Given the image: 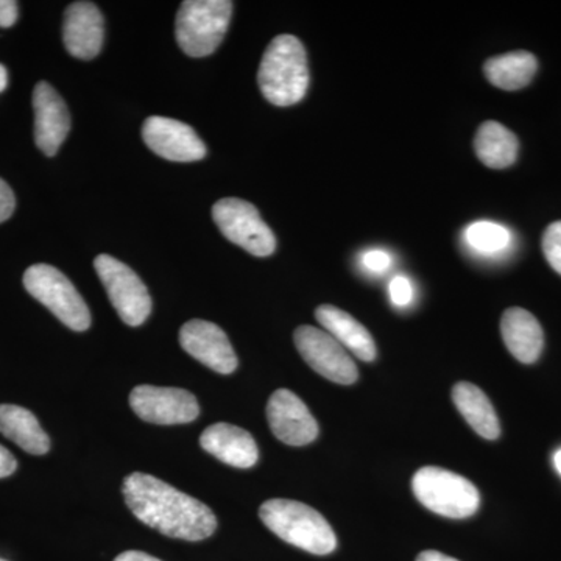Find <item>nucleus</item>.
Segmentation results:
<instances>
[{"instance_id": "11", "label": "nucleus", "mask_w": 561, "mask_h": 561, "mask_svg": "<svg viewBox=\"0 0 561 561\" xmlns=\"http://www.w3.org/2000/svg\"><path fill=\"white\" fill-rule=\"evenodd\" d=\"M142 138L158 157L175 162L201 161L206 146L191 125L171 117L151 116L144 122Z\"/></svg>"}, {"instance_id": "14", "label": "nucleus", "mask_w": 561, "mask_h": 561, "mask_svg": "<svg viewBox=\"0 0 561 561\" xmlns=\"http://www.w3.org/2000/svg\"><path fill=\"white\" fill-rule=\"evenodd\" d=\"M35 142L46 157H55L70 131L68 105L47 81H39L33 91Z\"/></svg>"}, {"instance_id": "6", "label": "nucleus", "mask_w": 561, "mask_h": 561, "mask_svg": "<svg viewBox=\"0 0 561 561\" xmlns=\"http://www.w3.org/2000/svg\"><path fill=\"white\" fill-rule=\"evenodd\" d=\"M24 287L70 330L81 332L91 327L87 302L58 268L47 264L32 265L24 273Z\"/></svg>"}, {"instance_id": "19", "label": "nucleus", "mask_w": 561, "mask_h": 561, "mask_svg": "<svg viewBox=\"0 0 561 561\" xmlns=\"http://www.w3.org/2000/svg\"><path fill=\"white\" fill-rule=\"evenodd\" d=\"M0 434L33 456L49 453L50 440L38 419L20 405L0 404Z\"/></svg>"}, {"instance_id": "1", "label": "nucleus", "mask_w": 561, "mask_h": 561, "mask_svg": "<svg viewBox=\"0 0 561 561\" xmlns=\"http://www.w3.org/2000/svg\"><path fill=\"white\" fill-rule=\"evenodd\" d=\"M122 491L133 515L162 535L202 541L217 529L216 515L208 505L154 476L133 472L125 479Z\"/></svg>"}, {"instance_id": "23", "label": "nucleus", "mask_w": 561, "mask_h": 561, "mask_svg": "<svg viewBox=\"0 0 561 561\" xmlns=\"http://www.w3.org/2000/svg\"><path fill=\"white\" fill-rule=\"evenodd\" d=\"M465 241L481 254H500L512 245V232L490 220L474 221L465 230Z\"/></svg>"}, {"instance_id": "18", "label": "nucleus", "mask_w": 561, "mask_h": 561, "mask_svg": "<svg viewBox=\"0 0 561 561\" xmlns=\"http://www.w3.org/2000/svg\"><path fill=\"white\" fill-rule=\"evenodd\" d=\"M316 319L324 331L330 332L332 337L354 356L364 362L376 359L378 351L370 332L348 312L335 306L323 305L317 308Z\"/></svg>"}, {"instance_id": "22", "label": "nucleus", "mask_w": 561, "mask_h": 561, "mask_svg": "<svg viewBox=\"0 0 561 561\" xmlns=\"http://www.w3.org/2000/svg\"><path fill=\"white\" fill-rule=\"evenodd\" d=\"M537 70V58L530 51L524 50L497 55L483 65L486 80L504 91L523 90L534 80Z\"/></svg>"}, {"instance_id": "20", "label": "nucleus", "mask_w": 561, "mask_h": 561, "mask_svg": "<svg viewBox=\"0 0 561 561\" xmlns=\"http://www.w3.org/2000/svg\"><path fill=\"white\" fill-rule=\"evenodd\" d=\"M453 401L472 431L486 440H496L501 435L500 420L493 404L478 386L459 382L454 386Z\"/></svg>"}, {"instance_id": "16", "label": "nucleus", "mask_w": 561, "mask_h": 561, "mask_svg": "<svg viewBox=\"0 0 561 561\" xmlns=\"http://www.w3.org/2000/svg\"><path fill=\"white\" fill-rule=\"evenodd\" d=\"M202 448L210 456L234 468L254 467L260 459V449L253 435L242 427L217 423L206 427L201 437Z\"/></svg>"}, {"instance_id": "3", "label": "nucleus", "mask_w": 561, "mask_h": 561, "mask_svg": "<svg viewBox=\"0 0 561 561\" xmlns=\"http://www.w3.org/2000/svg\"><path fill=\"white\" fill-rule=\"evenodd\" d=\"M260 516L276 537L302 551L328 556L337 548L331 524L302 502L271 500L261 505Z\"/></svg>"}, {"instance_id": "32", "label": "nucleus", "mask_w": 561, "mask_h": 561, "mask_svg": "<svg viewBox=\"0 0 561 561\" xmlns=\"http://www.w3.org/2000/svg\"><path fill=\"white\" fill-rule=\"evenodd\" d=\"M9 87V70L5 66L0 65V92H3Z\"/></svg>"}, {"instance_id": "15", "label": "nucleus", "mask_w": 561, "mask_h": 561, "mask_svg": "<svg viewBox=\"0 0 561 561\" xmlns=\"http://www.w3.org/2000/svg\"><path fill=\"white\" fill-rule=\"evenodd\" d=\"M105 38L102 11L92 2L70 3L62 22L66 49L79 60H92L101 54Z\"/></svg>"}, {"instance_id": "17", "label": "nucleus", "mask_w": 561, "mask_h": 561, "mask_svg": "<svg viewBox=\"0 0 561 561\" xmlns=\"http://www.w3.org/2000/svg\"><path fill=\"white\" fill-rule=\"evenodd\" d=\"M502 339L512 356L523 364H534L540 357L545 334L540 321L526 309L511 308L501 320Z\"/></svg>"}, {"instance_id": "21", "label": "nucleus", "mask_w": 561, "mask_h": 561, "mask_svg": "<svg viewBox=\"0 0 561 561\" xmlns=\"http://www.w3.org/2000/svg\"><path fill=\"white\" fill-rule=\"evenodd\" d=\"M474 150L486 168L507 169L518 158L519 142L515 133L500 122L486 121L479 127L474 138Z\"/></svg>"}, {"instance_id": "12", "label": "nucleus", "mask_w": 561, "mask_h": 561, "mask_svg": "<svg viewBox=\"0 0 561 561\" xmlns=\"http://www.w3.org/2000/svg\"><path fill=\"white\" fill-rule=\"evenodd\" d=\"M181 348L220 375H231L238 368V356L230 339L217 324L191 320L180 331Z\"/></svg>"}, {"instance_id": "5", "label": "nucleus", "mask_w": 561, "mask_h": 561, "mask_svg": "<svg viewBox=\"0 0 561 561\" xmlns=\"http://www.w3.org/2000/svg\"><path fill=\"white\" fill-rule=\"evenodd\" d=\"M412 490L427 511L446 518H470L481 505L474 483L438 467L420 468L413 476Z\"/></svg>"}, {"instance_id": "27", "label": "nucleus", "mask_w": 561, "mask_h": 561, "mask_svg": "<svg viewBox=\"0 0 561 561\" xmlns=\"http://www.w3.org/2000/svg\"><path fill=\"white\" fill-rule=\"evenodd\" d=\"M16 208V198L9 184L0 179V224L10 219Z\"/></svg>"}, {"instance_id": "31", "label": "nucleus", "mask_w": 561, "mask_h": 561, "mask_svg": "<svg viewBox=\"0 0 561 561\" xmlns=\"http://www.w3.org/2000/svg\"><path fill=\"white\" fill-rule=\"evenodd\" d=\"M416 561H459L453 559V557L445 556V553L437 551H424L416 557Z\"/></svg>"}, {"instance_id": "29", "label": "nucleus", "mask_w": 561, "mask_h": 561, "mask_svg": "<svg viewBox=\"0 0 561 561\" xmlns=\"http://www.w3.org/2000/svg\"><path fill=\"white\" fill-rule=\"evenodd\" d=\"M16 468L18 461L14 459L13 454L0 445V479L9 478V476L16 471Z\"/></svg>"}, {"instance_id": "13", "label": "nucleus", "mask_w": 561, "mask_h": 561, "mask_svg": "<svg viewBox=\"0 0 561 561\" xmlns=\"http://www.w3.org/2000/svg\"><path fill=\"white\" fill-rule=\"evenodd\" d=\"M267 419L273 435L289 446H306L319 437V424L305 404L290 390L280 389L267 404Z\"/></svg>"}, {"instance_id": "2", "label": "nucleus", "mask_w": 561, "mask_h": 561, "mask_svg": "<svg viewBox=\"0 0 561 561\" xmlns=\"http://www.w3.org/2000/svg\"><path fill=\"white\" fill-rule=\"evenodd\" d=\"M257 84L275 106H291L305 99L309 88L308 54L297 36L279 35L268 44Z\"/></svg>"}, {"instance_id": "34", "label": "nucleus", "mask_w": 561, "mask_h": 561, "mask_svg": "<svg viewBox=\"0 0 561 561\" xmlns=\"http://www.w3.org/2000/svg\"><path fill=\"white\" fill-rule=\"evenodd\" d=\"M0 561H7V560L0 559Z\"/></svg>"}, {"instance_id": "28", "label": "nucleus", "mask_w": 561, "mask_h": 561, "mask_svg": "<svg viewBox=\"0 0 561 561\" xmlns=\"http://www.w3.org/2000/svg\"><path fill=\"white\" fill-rule=\"evenodd\" d=\"M20 5L14 0H0V27L9 28L16 24Z\"/></svg>"}, {"instance_id": "24", "label": "nucleus", "mask_w": 561, "mask_h": 561, "mask_svg": "<svg viewBox=\"0 0 561 561\" xmlns=\"http://www.w3.org/2000/svg\"><path fill=\"white\" fill-rule=\"evenodd\" d=\"M542 251H545L546 261L561 275V220L553 221L546 228L542 234Z\"/></svg>"}, {"instance_id": "7", "label": "nucleus", "mask_w": 561, "mask_h": 561, "mask_svg": "<svg viewBox=\"0 0 561 561\" xmlns=\"http://www.w3.org/2000/svg\"><path fill=\"white\" fill-rule=\"evenodd\" d=\"M213 219L228 241L257 257L275 253L276 238L260 210L241 198H224L213 206Z\"/></svg>"}, {"instance_id": "25", "label": "nucleus", "mask_w": 561, "mask_h": 561, "mask_svg": "<svg viewBox=\"0 0 561 561\" xmlns=\"http://www.w3.org/2000/svg\"><path fill=\"white\" fill-rule=\"evenodd\" d=\"M390 300L393 305L405 308L413 301V286L405 276H394L389 284Z\"/></svg>"}, {"instance_id": "10", "label": "nucleus", "mask_w": 561, "mask_h": 561, "mask_svg": "<svg viewBox=\"0 0 561 561\" xmlns=\"http://www.w3.org/2000/svg\"><path fill=\"white\" fill-rule=\"evenodd\" d=\"M130 405L140 420L164 426L191 423L201 413L194 394L175 387L138 386L131 390Z\"/></svg>"}, {"instance_id": "8", "label": "nucleus", "mask_w": 561, "mask_h": 561, "mask_svg": "<svg viewBox=\"0 0 561 561\" xmlns=\"http://www.w3.org/2000/svg\"><path fill=\"white\" fill-rule=\"evenodd\" d=\"M95 272L102 279L103 287L108 294L121 320L128 327H140L151 312V298L142 279L127 264L101 254L94 261Z\"/></svg>"}, {"instance_id": "30", "label": "nucleus", "mask_w": 561, "mask_h": 561, "mask_svg": "<svg viewBox=\"0 0 561 561\" xmlns=\"http://www.w3.org/2000/svg\"><path fill=\"white\" fill-rule=\"evenodd\" d=\"M114 561H161L158 559H154V557L149 556V553L146 552H139V551H127L124 553H121V556L116 557V560Z\"/></svg>"}, {"instance_id": "9", "label": "nucleus", "mask_w": 561, "mask_h": 561, "mask_svg": "<svg viewBox=\"0 0 561 561\" xmlns=\"http://www.w3.org/2000/svg\"><path fill=\"white\" fill-rule=\"evenodd\" d=\"M294 339L302 359L323 378L342 386H350L359 378V370L351 359L348 351L330 332L313 327H300L295 331Z\"/></svg>"}, {"instance_id": "26", "label": "nucleus", "mask_w": 561, "mask_h": 561, "mask_svg": "<svg viewBox=\"0 0 561 561\" xmlns=\"http://www.w3.org/2000/svg\"><path fill=\"white\" fill-rule=\"evenodd\" d=\"M391 257L389 253L382 250H370L362 254V265L368 272L382 273L389 271Z\"/></svg>"}, {"instance_id": "33", "label": "nucleus", "mask_w": 561, "mask_h": 561, "mask_svg": "<svg viewBox=\"0 0 561 561\" xmlns=\"http://www.w3.org/2000/svg\"><path fill=\"white\" fill-rule=\"evenodd\" d=\"M553 465H556L557 471L561 476V449L553 454Z\"/></svg>"}, {"instance_id": "4", "label": "nucleus", "mask_w": 561, "mask_h": 561, "mask_svg": "<svg viewBox=\"0 0 561 561\" xmlns=\"http://www.w3.org/2000/svg\"><path fill=\"white\" fill-rule=\"evenodd\" d=\"M230 0H186L176 14L175 36L192 58L214 54L225 38L232 14Z\"/></svg>"}]
</instances>
